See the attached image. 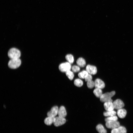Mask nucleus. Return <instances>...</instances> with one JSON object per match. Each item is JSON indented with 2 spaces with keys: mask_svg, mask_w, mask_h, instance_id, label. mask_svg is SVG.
Returning a JSON list of instances; mask_svg holds the SVG:
<instances>
[{
  "mask_svg": "<svg viewBox=\"0 0 133 133\" xmlns=\"http://www.w3.org/2000/svg\"><path fill=\"white\" fill-rule=\"evenodd\" d=\"M115 94L114 91L103 94L100 98V101L102 102L112 101L111 98Z\"/></svg>",
  "mask_w": 133,
  "mask_h": 133,
  "instance_id": "obj_1",
  "label": "nucleus"
},
{
  "mask_svg": "<svg viewBox=\"0 0 133 133\" xmlns=\"http://www.w3.org/2000/svg\"><path fill=\"white\" fill-rule=\"evenodd\" d=\"M8 55L11 59L19 58L21 55V52L18 49L13 48L9 50Z\"/></svg>",
  "mask_w": 133,
  "mask_h": 133,
  "instance_id": "obj_2",
  "label": "nucleus"
},
{
  "mask_svg": "<svg viewBox=\"0 0 133 133\" xmlns=\"http://www.w3.org/2000/svg\"><path fill=\"white\" fill-rule=\"evenodd\" d=\"M21 64V61L19 58L11 59L9 61L8 65L12 69H16L19 67Z\"/></svg>",
  "mask_w": 133,
  "mask_h": 133,
  "instance_id": "obj_3",
  "label": "nucleus"
},
{
  "mask_svg": "<svg viewBox=\"0 0 133 133\" xmlns=\"http://www.w3.org/2000/svg\"><path fill=\"white\" fill-rule=\"evenodd\" d=\"M71 67V64L66 62L61 64L59 66V68L61 71L66 72L70 70Z\"/></svg>",
  "mask_w": 133,
  "mask_h": 133,
  "instance_id": "obj_4",
  "label": "nucleus"
},
{
  "mask_svg": "<svg viewBox=\"0 0 133 133\" xmlns=\"http://www.w3.org/2000/svg\"><path fill=\"white\" fill-rule=\"evenodd\" d=\"M66 121V120L65 118L58 116L55 117L53 123L55 126L58 127L64 124Z\"/></svg>",
  "mask_w": 133,
  "mask_h": 133,
  "instance_id": "obj_5",
  "label": "nucleus"
},
{
  "mask_svg": "<svg viewBox=\"0 0 133 133\" xmlns=\"http://www.w3.org/2000/svg\"><path fill=\"white\" fill-rule=\"evenodd\" d=\"M105 125L108 128L112 129L119 126L120 124L117 121H109L106 122Z\"/></svg>",
  "mask_w": 133,
  "mask_h": 133,
  "instance_id": "obj_6",
  "label": "nucleus"
},
{
  "mask_svg": "<svg viewBox=\"0 0 133 133\" xmlns=\"http://www.w3.org/2000/svg\"><path fill=\"white\" fill-rule=\"evenodd\" d=\"M114 109L118 110L124 107V105L123 101L120 99H117L113 102Z\"/></svg>",
  "mask_w": 133,
  "mask_h": 133,
  "instance_id": "obj_7",
  "label": "nucleus"
},
{
  "mask_svg": "<svg viewBox=\"0 0 133 133\" xmlns=\"http://www.w3.org/2000/svg\"><path fill=\"white\" fill-rule=\"evenodd\" d=\"M59 108L57 106H55L52 107L50 111L47 114L48 116L55 117L58 114Z\"/></svg>",
  "mask_w": 133,
  "mask_h": 133,
  "instance_id": "obj_8",
  "label": "nucleus"
},
{
  "mask_svg": "<svg viewBox=\"0 0 133 133\" xmlns=\"http://www.w3.org/2000/svg\"><path fill=\"white\" fill-rule=\"evenodd\" d=\"M86 70L89 74L91 75H95L97 72V68L95 66L87 65L86 67Z\"/></svg>",
  "mask_w": 133,
  "mask_h": 133,
  "instance_id": "obj_9",
  "label": "nucleus"
},
{
  "mask_svg": "<svg viewBox=\"0 0 133 133\" xmlns=\"http://www.w3.org/2000/svg\"><path fill=\"white\" fill-rule=\"evenodd\" d=\"M95 87V88L102 89L105 87V84L104 82L99 78L96 79L94 81Z\"/></svg>",
  "mask_w": 133,
  "mask_h": 133,
  "instance_id": "obj_10",
  "label": "nucleus"
},
{
  "mask_svg": "<svg viewBox=\"0 0 133 133\" xmlns=\"http://www.w3.org/2000/svg\"><path fill=\"white\" fill-rule=\"evenodd\" d=\"M127 131L124 127L120 126L115 129H112L111 133H126Z\"/></svg>",
  "mask_w": 133,
  "mask_h": 133,
  "instance_id": "obj_11",
  "label": "nucleus"
},
{
  "mask_svg": "<svg viewBox=\"0 0 133 133\" xmlns=\"http://www.w3.org/2000/svg\"><path fill=\"white\" fill-rule=\"evenodd\" d=\"M104 107L106 111L114 110V109L112 101L105 102L104 104Z\"/></svg>",
  "mask_w": 133,
  "mask_h": 133,
  "instance_id": "obj_12",
  "label": "nucleus"
},
{
  "mask_svg": "<svg viewBox=\"0 0 133 133\" xmlns=\"http://www.w3.org/2000/svg\"><path fill=\"white\" fill-rule=\"evenodd\" d=\"M58 116L64 118L67 115L66 111L64 106H61L59 108L58 112Z\"/></svg>",
  "mask_w": 133,
  "mask_h": 133,
  "instance_id": "obj_13",
  "label": "nucleus"
},
{
  "mask_svg": "<svg viewBox=\"0 0 133 133\" xmlns=\"http://www.w3.org/2000/svg\"><path fill=\"white\" fill-rule=\"evenodd\" d=\"M117 114L119 118H123L125 117L127 114V111L125 109L122 108L117 110Z\"/></svg>",
  "mask_w": 133,
  "mask_h": 133,
  "instance_id": "obj_14",
  "label": "nucleus"
},
{
  "mask_svg": "<svg viewBox=\"0 0 133 133\" xmlns=\"http://www.w3.org/2000/svg\"><path fill=\"white\" fill-rule=\"evenodd\" d=\"M76 63L80 67H83L86 65V62L85 59L82 57L78 58L76 61Z\"/></svg>",
  "mask_w": 133,
  "mask_h": 133,
  "instance_id": "obj_15",
  "label": "nucleus"
},
{
  "mask_svg": "<svg viewBox=\"0 0 133 133\" xmlns=\"http://www.w3.org/2000/svg\"><path fill=\"white\" fill-rule=\"evenodd\" d=\"M55 117L48 116L44 120V122L46 125H50L53 123Z\"/></svg>",
  "mask_w": 133,
  "mask_h": 133,
  "instance_id": "obj_16",
  "label": "nucleus"
},
{
  "mask_svg": "<svg viewBox=\"0 0 133 133\" xmlns=\"http://www.w3.org/2000/svg\"><path fill=\"white\" fill-rule=\"evenodd\" d=\"M96 129L99 133H107L106 130L101 124H99L96 127Z\"/></svg>",
  "mask_w": 133,
  "mask_h": 133,
  "instance_id": "obj_17",
  "label": "nucleus"
},
{
  "mask_svg": "<svg viewBox=\"0 0 133 133\" xmlns=\"http://www.w3.org/2000/svg\"><path fill=\"white\" fill-rule=\"evenodd\" d=\"M93 93L96 97L99 98H100L103 94L102 89L97 88H95L94 90Z\"/></svg>",
  "mask_w": 133,
  "mask_h": 133,
  "instance_id": "obj_18",
  "label": "nucleus"
},
{
  "mask_svg": "<svg viewBox=\"0 0 133 133\" xmlns=\"http://www.w3.org/2000/svg\"><path fill=\"white\" fill-rule=\"evenodd\" d=\"M116 112L114 110L106 111L103 113V115L106 117H109L116 115Z\"/></svg>",
  "mask_w": 133,
  "mask_h": 133,
  "instance_id": "obj_19",
  "label": "nucleus"
},
{
  "mask_svg": "<svg viewBox=\"0 0 133 133\" xmlns=\"http://www.w3.org/2000/svg\"><path fill=\"white\" fill-rule=\"evenodd\" d=\"M89 73L86 70H83L79 72L78 75L80 79H85Z\"/></svg>",
  "mask_w": 133,
  "mask_h": 133,
  "instance_id": "obj_20",
  "label": "nucleus"
},
{
  "mask_svg": "<svg viewBox=\"0 0 133 133\" xmlns=\"http://www.w3.org/2000/svg\"><path fill=\"white\" fill-rule=\"evenodd\" d=\"M83 82L80 79H76L74 81V84L76 86L78 87L82 86L83 85Z\"/></svg>",
  "mask_w": 133,
  "mask_h": 133,
  "instance_id": "obj_21",
  "label": "nucleus"
},
{
  "mask_svg": "<svg viewBox=\"0 0 133 133\" xmlns=\"http://www.w3.org/2000/svg\"><path fill=\"white\" fill-rule=\"evenodd\" d=\"M65 58L68 62L70 64H72L74 61L73 56L71 54H68L65 56Z\"/></svg>",
  "mask_w": 133,
  "mask_h": 133,
  "instance_id": "obj_22",
  "label": "nucleus"
},
{
  "mask_svg": "<svg viewBox=\"0 0 133 133\" xmlns=\"http://www.w3.org/2000/svg\"><path fill=\"white\" fill-rule=\"evenodd\" d=\"M66 76L70 80H72L74 77L73 72L70 70H69L66 72Z\"/></svg>",
  "mask_w": 133,
  "mask_h": 133,
  "instance_id": "obj_23",
  "label": "nucleus"
},
{
  "mask_svg": "<svg viewBox=\"0 0 133 133\" xmlns=\"http://www.w3.org/2000/svg\"><path fill=\"white\" fill-rule=\"evenodd\" d=\"M118 118L116 115L107 117L105 119L106 122L109 121H117Z\"/></svg>",
  "mask_w": 133,
  "mask_h": 133,
  "instance_id": "obj_24",
  "label": "nucleus"
},
{
  "mask_svg": "<svg viewBox=\"0 0 133 133\" xmlns=\"http://www.w3.org/2000/svg\"><path fill=\"white\" fill-rule=\"evenodd\" d=\"M87 87L91 89L95 87L94 81L92 80L87 82Z\"/></svg>",
  "mask_w": 133,
  "mask_h": 133,
  "instance_id": "obj_25",
  "label": "nucleus"
},
{
  "mask_svg": "<svg viewBox=\"0 0 133 133\" xmlns=\"http://www.w3.org/2000/svg\"><path fill=\"white\" fill-rule=\"evenodd\" d=\"M71 69L73 72H76L80 71V68L78 66L74 65L72 67Z\"/></svg>",
  "mask_w": 133,
  "mask_h": 133,
  "instance_id": "obj_26",
  "label": "nucleus"
},
{
  "mask_svg": "<svg viewBox=\"0 0 133 133\" xmlns=\"http://www.w3.org/2000/svg\"><path fill=\"white\" fill-rule=\"evenodd\" d=\"M92 77L91 75L89 74L84 79L85 81L87 82L92 80Z\"/></svg>",
  "mask_w": 133,
  "mask_h": 133,
  "instance_id": "obj_27",
  "label": "nucleus"
}]
</instances>
